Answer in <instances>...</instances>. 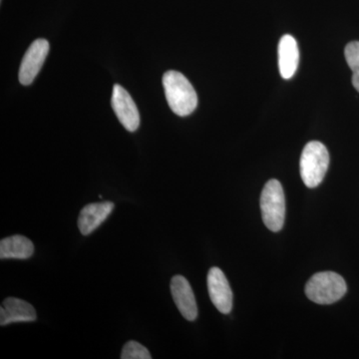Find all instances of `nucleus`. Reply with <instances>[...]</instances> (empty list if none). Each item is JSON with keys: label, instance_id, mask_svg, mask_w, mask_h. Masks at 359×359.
Masks as SVG:
<instances>
[{"label": "nucleus", "instance_id": "obj_12", "mask_svg": "<svg viewBox=\"0 0 359 359\" xmlns=\"http://www.w3.org/2000/svg\"><path fill=\"white\" fill-rule=\"evenodd\" d=\"M34 252V245L29 238L15 235L0 242V259H29Z\"/></svg>", "mask_w": 359, "mask_h": 359}, {"label": "nucleus", "instance_id": "obj_7", "mask_svg": "<svg viewBox=\"0 0 359 359\" xmlns=\"http://www.w3.org/2000/svg\"><path fill=\"white\" fill-rule=\"evenodd\" d=\"M210 299L219 313L228 314L233 308V292L221 269L214 266L207 276Z\"/></svg>", "mask_w": 359, "mask_h": 359}, {"label": "nucleus", "instance_id": "obj_5", "mask_svg": "<svg viewBox=\"0 0 359 359\" xmlns=\"http://www.w3.org/2000/svg\"><path fill=\"white\" fill-rule=\"evenodd\" d=\"M111 105L116 116L125 129L135 132L140 126V114L133 99L121 85L115 84L113 87Z\"/></svg>", "mask_w": 359, "mask_h": 359}, {"label": "nucleus", "instance_id": "obj_3", "mask_svg": "<svg viewBox=\"0 0 359 359\" xmlns=\"http://www.w3.org/2000/svg\"><path fill=\"white\" fill-rule=\"evenodd\" d=\"M330 165V154L327 147L318 141L306 144L302 151L299 168L304 185L309 188H316L323 180Z\"/></svg>", "mask_w": 359, "mask_h": 359}, {"label": "nucleus", "instance_id": "obj_2", "mask_svg": "<svg viewBox=\"0 0 359 359\" xmlns=\"http://www.w3.org/2000/svg\"><path fill=\"white\" fill-rule=\"evenodd\" d=\"M346 280L334 271H323L311 276L306 285V294L318 304H332L346 294Z\"/></svg>", "mask_w": 359, "mask_h": 359}, {"label": "nucleus", "instance_id": "obj_4", "mask_svg": "<svg viewBox=\"0 0 359 359\" xmlns=\"http://www.w3.org/2000/svg\"><path fill=\"white\" fill-rule=\"evenodd\" d=\"M261 211L264 223L271 231L282 230L285 218V198L282 184L269 180L261 196Z\"/></svg>", "mask_w": 359, "mask_h": 359}, {"label": "nucleus", "instance_id": "obj_14", "mask_svg": "<svg viewBox=\"0 0 359 359\" xmlns=\"http://www.w3.org/2000/svg\"><path fill=\"white\" fill-rule=\"evenodd\" d=\"M346 62L353 72L359 70V41H353L346 45L344 50Z\"/></svg>", "mask_w": 359, "mask_h": 359}, {"label": "nucleus", "instance_id": "obj_8", "mask_svg": "<svg viewBox=\"0 0 359 359\" xmlns=\"http://www.w3.org/2000/svg\"><path fill=\"white\" fill-rule=\"evenodd\" d=\"M171 294L182 316L187 320H195L198 316L197 302L190 283L183 276H175L172 278Z\"/></svg>", "mask_w": 359, "mask_h": 359}, {"label": "nucleus", "instance_id": "obj_10", "mask_svg": "<svg viewBox=\"0 0 359 359\" xmlns=\"http://www.w3.org/2000/svg\"><path fill=\"white\" fill-rule=\"evenodd\" d=\"M36 311L32 304L16 297H7L0 309V325L36 320Z\"/></svg>", "mask_w": 359, "mask_h": 359}, {"label": "nucleus", "instance_id": "obj_9", "mask_svg": "<svg viewBox=\"0 0 359 359\" xmlns=\"http://www.w3.org/2000/svg\"><path fill=\"white\" fill-rule=\"evenodd\" d=\"M113 202L93 203L85 205L78 217V228L83 236L93 233L100 224L107 219L114 210Z\"/></svg>", "mask_w": 359, "mask_h": 359}, {"label": "nucleus", "instance_id": "obj_6", "mask_svg": "<svg viewBox=\"0 0 359 359\" xmlns=\"http://www.w3.org/2000/svg\"><path fill=\"white\" fill-rule=\"evenodd\" d=\"M49 51V42L45 39H37L27 49L20 68V82L28 86L34 81L45 62Z\"/></svg>", "mask_w": 359, "mask_h": 359}, {"label": "nucleus", "instance_id": "obj_11", "mask_svg": "<svg viewBox=\"0 0 359 359\" xmlns=\"http://www.w3.org/2000/svg\"><path fill=\"white\" fill-rule=\"evenodd\" d=\"M299 50L292 35H283L278 44V67L283 79H290L299 67Z\"/></svg>", "mask_w": 359, "mask_h": 359}, {"label": "nucleus", "instance_id": "obj_1", "mask_svg": "<svg viewBox=\"0 0 359 359\" xmlns=\"http://www.w3.org/2000/svg\"><path fill=\"white\" fill-rule=\"evenodd\" d=\"M163 86L169 107L175 114L186 117L192 114L198 105V96L193 85L178 71H167Z\"/></svg>", "mask_w": 359, "mask_h": 359}, {"label": "nucleus", "instance_id": "obj_15", "mask_svg": "<svg viewBox=\"0 0 359 359\" xmlns=\"http://www.w3.org/2000/svg\"><path fill=\"white\" fill-rule=\"evenodd\" d=\"M353 84L354 88L358 90V91L359 92V70L355 71V72H353Z\"/></svg>", "mask_w": 359, "mask_h": 359}, {"label": "nucleus", "instance_id": "obj_13", "mask_svg": "<svg viewBox=\"0 0 359 359\" xmlns=\"http://www.w3.org/2000/svg\"><path fill=\"white\" fill-rule=\"evenodd\" d=\"M122 359H151L150 353L145 346H142L139 342L131 341L127 342L123 347L121 353Z\"/></svg>", "mask_w": 359, "mask_h": 359}]
</instances>
